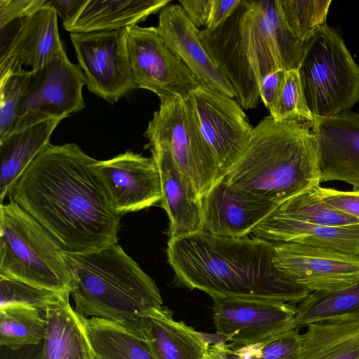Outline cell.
Returning a JSON list of instances; mask_svg holds the SVG:
<instances>
[{
  "mask_svg": "<svg viewBox=\"0 0 359 359\" xmlns=\"http://www.w3.org/2000/svg\"><path fill=\"white\" fill-rule=\"evenodd\" d=\"M274 248L276 268L310 292L338 290L359 279V256L296 243H277Z\"/></svg>",
  "mask_w": 359,
  "mask_h": 359,
  "instance_id": "cell-14",
  "label": "cell"
},
{
  "mask_svg": "<svg viewBox=\"0 0 359 359\" xmlns=\"http://www.w3.org/2000/svg\"><path fill=\"white\" fill-rule=\"evenodd\" d=\"M297 71L314 116H334L359 102V66L339 32L327 23L307 42Z\"/></svg>",
  "mask_w": 359,
  "mask_h": 359,
  "instance_id": "cell-7",
  "label": "cell"
},
{
  "mask_svg": "<svg viewBox=\"0 0 359 359\" xmlns=\"http://www.w3.org/2000/svg\"><path fill=\"white\" fill-rule=\"evenodd\" d=\"M74 311L114 321L146 340L149 316L163 300L154 280L117 243L88 253L64 252Z\"/></svg>",
  "mask_w": 359,
  "mask_h": 359,
  "instance_id": "cell-5",
  "label": "cell"
},
{
  "mask_svg": "<svg viewBox=\"0 0 359 359\" xmlns=\"http://www.w3.org/2000/svg\"><path fill=\"white\" fill-rule=\"evenodd\" d=\"M46 330L43 314L36 309L20 305L0 308V346L18 349L39 345Z\"/></svg>",
  "mask_w": 359,
  "mask_h": 359,
  "instance_id": "cell-30",
  "label": "cell"
},
{
  "mask_svg": "<svg viewBox=\"0 0 359 359\" xmlns=\"http://www.w3.org/2000/svg\"><path fill=\"white\" fill-rule=\"evenodd\" d=\"M255 238L274 243H296L359 256V224L325 226L269 215L254 229Z\"/></svg>",
  "mask_w": 359,
  "mask_h": 359,
  "instance_id": "cell-21",
  "label": "cell"
},
{
  "mask_svg": "<svg viewBox=\"0 0 359 359\" xmlns=\"http://www.w3.org/2000/svg\"><path fill=\"white\" fill-rule=\"evenodd\" d=\"M316 189H309L289 198L280 203L270 215L318 225L338 226L359 224L358 219L320 200Z\"/></svg>",
  "mask_w": 359,
  "mask_h": 359,
  "instance_id": "cell-29",
  "label": "cell"
},
{
  "mask_svg": "<svg viewBox=\"0 0 359 359\" xmlns=\"http://www.w3.org/2000/svg\"><path fill=\"white\" fill-rule=\"evenodd\" d=\"M274 247L258 238H229L197 231L169 238L166 252L177 284L211 297L300 302L311 292L276 268Z\"/></svg>",
  "mask_w": 359,
  "mask_h": 359,
  "instance_id": "cell-2",
  "label": "cell"
},
{
  "mask_svg": "<svg viewBox=\"0 0 359 359\" xmlns=\"http://www.w3.org/2000/svg\"><path fill=\"white\" fill-rule=\"evenodd\" d=\"M144 136L149 140L147 148L161 149L172 158L201 198L223 177L186 100L175 97L160 102Z\"/></svg>",
  "mask_w": 359,
  "mask_h": 359,
  "instance_id": "cell-8",
  "label": "cell"
},
{
  "mask_svg": "<svg viewBox=\"0 0 359 359\" xmlns=\"http://www.w3.org/2000/svg\"><path fill=\"white\" fill-rule=\"evenodd\" d=\"M78 315L96 359H158L147 340L121 325L104 318Z\"/></svg>",
  "mask_w": 359,
  "mask_h": 359,
  "instance_id": "cell-27",
  "label": "cell"
},
{
  "mask_svg": "<svg viewBox=\"0 0 359 359\" xmlns=\"http://www.w3.org/2000/svg\"><path fill=\"white\" fill-rule=\"evenodd\" d=\"M269 111L276 121H297L312 124L313 115L307 106L297 69L285 71L281 90Z\"/></svg>",
  "mask_w": 359,
  "mask_h": 359,
  "instance_id": "cell-32",
  "label": "cell"
},
{
  "mask_svg": "<svg viewBox=\"0 0 359 359\" xmlns=\"http://www.w3.org/2000/svg\"><path fill=\"white\" fill-rule=\"evenodd\" d=\"M240 1L241 0H212L210 16L205 29L212 32L223 25L232 15Z\"/></svg>",
  "mask_w": 359,
  "mask_h": 359,
  "instance_id": "cell-40",
  "label": "cell"
},
{
  "mask_svg": "<svg viewBox=\"0 0 359 359\" xmlns=\"http://www.w3.org/2000/svg\"><path fill=\"white\" fill-rule=\"evenodd\" d=\"M179 2L189 20L198 29L205 28L210 16L212 0H180Z\"/></svg>",
  "mask_w": 359,
  "mask_h": 359,
  "instance_id": "cell-39",
  "label": "cell"
},
{
  "mask_svg": "<svg viewBox=\"0 0 359 359\" xmlns=\"http://www.w3.org/2000/svg\"><path fill=\"white\" fill-rule=\"evenodd\" d=\"M156 27L166 45L201 85L235 98L231 84L203 47L199 37L200 29L189 20L180 4H168L163 8Z\"/></svg>",
  "mask_w": 359,
  "mask_h": 359,
  "instance_id": "cell-19",
  "label": "cell"
},
{
  "mask_svg": "<svg viewBox=\"0 0 359 359\" xmlns=\"http://www.w3.org/2000/svg\"><path fill=\"white\" fill-rule=\"evenodd\" d=\"M316 191L323 202L359 219V189L339 191L319 186Z\"/></svg>",
  "mask_w": 359,
  "mask_h": 359,
  "instance_id": "cell-37",
  "label": "cell"
},
{
  "mask_svg": "<svg viewBox=\"0 0 359 359\" xmlns=\"http://www.w3.org/2000/svg\"><path fill=\"white\" fill-rule=\"evenodd\" d=\"M212 298L217 332L233 346L255 345L297 328L294 304L270 299Z\"/></svg>",
  "mask_w": 359,
  "mask_h": 359,
  "instance_id": "cell-13",
  "label": "cell"
},
{
  "mask_svg": "<svg viewBox=\"0 0 359 359\" xmlns=\"http://www.w3.org/2000/svg\"><path fill=\"white\" fill-rule=\"evenodd\" d=\"M282 18L299 41L307 43L326 23L331 0H278Z\"/></svg>",
  "mask_w": 359,
  "mask_h": 359,
  "instance_id": "cell-31",
  "label": "cell"
},
{
  "mask_svg": "<svg viewBox=\"0 0 359 359\" xmlns=\"http://www.w3.org/2000/svg\"><path fill=\"white\" fill-rule=\"evenodd\" d=\"M30 69H18L0 76V141L12 131Z\"/></svg>",
  "mask_w": 359,
  "mask_h": 359,
  "instance_id": "cell-34",
  "label": "cell"
},
{
  "mask_svg": "<svg viewBox=\"0 0 359 359\" xmlns=\"http://www.w3.org/2000/svg\"><path fill=\"white\" fill-rule=\"evenodd\" d=\"M199 37L245 109L258 105L266 76L298 68L307 43L287 28L278 0H241L223 25L212 32L201 29Z\"/></svg>",
  "mask_w": 359,
  "mask_h": 359,
  "instance_id": "cell-3",
  "label": "cell"
},
{
  "mask_svg": "<svg viewBox=\"0 0 359 359\" xmlns=\"http://www.w3.org/2000/svg\"><path fill=\"white\" fill-rule=\"evenodd\" d=\"M60 119L46 120L12 132L0 141V201L27 167L50 144L52 133Z\"/></svg>",
  "mask_w": 359,
  "mask_h": 359,
  "instance_id": "cell-26",
  "label": "cell"
},
{
  "mask_svg": "<svg viewBox=\"0 0 359 359\" xmlns=\"http://www.w3.org/2000/svg\"><path fill=\"white\" fill-rule=\"evenodd\" d=\"M76 144L49 146L8 190L65 251L88 253L118 243L122 216L111 205L95 164Z\"/></svg>",
  "mask_w": 359,
  "mask_h": 359,
  "instance_id": "cell-1",
  "label": "cell"
},
{
  "mask_svg": "<svg viewBox=\"0 0 359 359\" xmlns=\"http://www.w3.org/2000/svg\"><path fill=\"white\" fill-rule=\"evenodd\" d=\"M170 3V0H85L63 26L70 33L123 29L137 25Z\"/></svg>",
  "mask_w": 359,
  "mask_h": 359,
  "instance_id": "cell-23",
  "label": "cell"
},
{
  "mask_svg": "<svg viewBox=\"0 0 359 359\" xmlns=\"http://www.w3.org/2000/svg\"><path fill=\"white\" fill-rule=\"evenodd\" d=\"M149 149L160 174L161 204L169 219V238L200 231L201 197L192 182L166 151Z\"/></svg>",
  "mask_w": 359,
  "mask_h": 359,
  "instance_id": "cell-20",
  "label": "cell"
},
{
  "mask_svg": "<svg viewBox=\"0 0 359 359\" xmlns=\"http://www.w3.org/2000/svg\"><path fill=\"white\" fill-rule=\"evenodd\" d=\"M39 345H30L18 349L0 346V359H34Z\"/></svg>",
  "mask_w": 359,
  "mask_h": 359,
  "instance_id": "cell-43",
  "label": "cell"
},
{
  "mask_svg": "<svg viewBox=\"0 0 359 359\" xmlns=\"http://www.w3.org/2000/svg\"><path fill=\"white\" fill-rule=\"evenodd\" d=\"M186 100L224 177L248 147L253 127L236 100L206 86H197Z\"/></svg>",
  "mask_w": 359,
  "mask_h": 359,
  "instance_id": "cell-12",
  "label": "cell"
},
{
  "mask_svg": "<svg viewBox=\"0 0 359 359\" xmlns=\"http://www.w3.org/2000/svg\"><path fill=\"white\" fill-rule=\"evenodd\" d=\"M224 177L234 189L278 205L319 187L318 147L311 124L264 117Z\"/></svg>",
  "mask_w": 359,
  "mask_h": 359,
  "instance_id": "cell-4",
  "label": "cell"
},
{
  "mask_svg": "<svg viewBox=\"0 0 359 359\" xmlns=\"http://www.w3.org/2000/svg\"><path fill=\"white\" fill-rule=\"evenodd\" d=\"M307 327L295 359H359V317L325 319Z\"/></svg>",
  "mask_w": 359,
  "mask_h": 359,
  "instance_id": "cell-24",
  "label": "cell"
},
{
  "mask_svg": "<svg viewBox=\"0 0 359 359\" xmlns=\"http://www.w3.org/2000/svg\"><path fill=\"white\" fill-rule=\"evenodd\" d=\"M84 1L85 0H48V7L62 18L64 24L76 14Z\"/></svg>",
  "mask_w": 359,
  "mask_h": 359,
  "instance_id": "cell-42",
  "label": "cell"
},
{
  "mask_svg": "<svg viewBox=\"0 0 359 359\" xmlns=\"http://www.w3.org/2000/svg\"><path fill=\"white\" fill-rule=\"evenodd\" d=\"M59 241L13 201L0 205V276L58 292L74 285Z\"/></svg>",
  "mask_w": 359,
  "mask_h": 359,
  "instance_id": "cell-6",
  "label": "cell"
},
{
  "mask_svg": "<svg viewBox=\"0 0 359 359\" xmlns=\"http://www.w3.org/2000/svg\"><path fill=\"white\" fill-rule=\"evenodd\" d=\"M237 190L223 177L201 198V231L243 238L278 206Z\"/></svg>",
  "mask_w": 359,
  "mask_h": 359,
  "instance_id": "cell-17",
  "label": "cell"
},
{
  "mask_svg": "<svg viewBox=\"0 0 359 359\" xmlns=\"http://www.w3.org/2000/svg\"><path fill=\"white\" fill-rule=\"evenodd\" d=\"M127 48L137 88L155 93L161 102L186 100L201 85L195 76L166 45L156 27L126 28Z\"/></svg>",
  "mask_w": 359,
  "mask_h": 359,
  "instance_id": "cell-10",
  "label": "cell"
},
{
  "mask_svg": "<svg viewBox=\"0 0 359 359\" xmlns=\"http://www.w3.org/2000/svg\"><path fill=\"white\" fill-rule=\"evenodd\" d=\"M48 8V0H0V29Z\"/></svg>",
  "mask_w": 359,
  "mask_h": 359,
  "instance_id": "cell-36",
  "label": "cell"
},
{
  "mask_svg": "<svg viewBox=\"0 0 359 359\" xmlns=\"http://www.w3.org/2000/svg\"><path fill=\"white\" fill-rule=\"evenodd\" d=\"M57 13L46 8L1 29L0 76L23 69L37 70L64 49Z\"/></svg>",
  "mask_w": 359,
  "mask_h": 359,
  "instance_id": "cell-16",
  "label": "cell"
},
{
  "mask_svg": "<svg viewBox=\"0 0 359 359\" xmlns=\"http://www.w3.org/2000/svg\"><path fill=\"white\" fill-rule=\"evenodd\" d=\"M70 39L90 92L113 104L137 89L126 29L70 33Z\"/></svg>",
  "mask_w": 359,
  "mask_h": 359,
  "instance_id": "cell-11",
  "label": "cell"
},
{
  "mask_svg": "<svg viewBox=\"0 0 359 359\" xmlns=\"http://www.w3.org/2000/svg\"><path fill=\"white\" fill-rule=\"evenodd\" d=\"M205 335L174 320L163 306L150 315L146 340L158 359H203L210 344Z\"/></svg>",
  "mask_w": 359,
  "mask_h": 359,
  "instance_id": "cell-25",
  "label": "cell"
},
{
  "mask_svg": "<svg viewBox=\"0 0 359 359\" xmlns=\"http://www.w3.org/2000/svg\"><path fill=\"white\" fill-rule=\"evenodd\" d=\"M359 317V279L342 289L332 292H312L297 307V328L325 319Z\"/></svg>",
  "mask_w": 359,
  "mask_h": 359,
  "instance_id": "cell-28",
  "label": "cell"
},
{
  "mask_svg": "<svg viewBox=\"0 0 359 359\" xmlns=\"http://www.w3.org/2000/svg\"><path fill=\"white\" fill-rule=\"evenodd\" d=\"M203 359H210V358H209V357L206 354V355L205 356V358Z\"/></svg>",
  "mask_w": 359,
  "mask_h": 359,
  "instance_id": "cell-44",
  "label": "cell"
},
{
  "mask_svg": "<svg viewBox=\"0 0 359 359\" xmlns=\"http://www.w3.org/2000/svg\"><path fill=\"white\" fill-rule=\"evenodd\" d=\"M207 355L210 359H246L242 346H235L224 342L210 344Z\"/></svg>",
  "mask_w": 359,
  "mask_h": 359,
  "instance_id": "cell-41",
  "label": "cell"
},
{
  "mask_svg": "<svg viewBox=\"0 0 359 359\" xmlns=\"http://www.w3.org/2000/svg\"><path fill=\"white\" fill-rule=\"evenodd\" d=\"M299 328L283 332L257 344L242 346L246 359H295L300 348Z\"/></svg>",
  "mask_w": 359,
  "mask_h": 359,
  "instance_id": "cell-35",
  "label": "cell"
},
{
  "mask_svg": "<svg viewBox=\"0 0 359 359\" xmlns=\"http://www.w3.org/2000/svg\"><path fill=\"white\" fill-rule=\"evenodd\" d=\"M64 294L0 276V308L20 305L36 309L43 313L49 305L57 301Z\"/></svg>",
  "mask_w": 359,
  "mask_h": 359,
  "instance_id": "cell-33",
  "label": "cell"
},
{
  "mask_svg": "<svg viewBox=\"0 0 359 359\" xmlns=\"http://www.w3.org/2000/svg\"><path fill=\"white\" fill-rule=\"evenodd\" d=\"M85 84L82 69L69 60L65 48L43 67L30 70L11 133L81 111L86 107Z\"/></svg>",
  "mask_w": 359,
  "mask_h": 359,
  "instance_id": "cell-9",
  "label": "cell"
},
{
  "mask_svg": "<svg viewBox=\"0 0 359 359\" xmlns=\"http://www.w3.org/2000/svg\"><path fill=\"white\" fill-rule=\"evenodd\" d=\"M70 294H62L43 313L46 334L34 359H96Z\"/></svg>",
  "mask_w": 359,
  "mask_h": 359,
  "instance_id": "cell-22",
  "label": "cell"
},
{
  "mask_svg": "<svg viewBox=\"0 0 359 359\" xmlns=\"http://www.w3.org/2000/svg\"><path fill=\"white\" fill-rule=\"evenodd\" d=\"M320 182L341 181L359 189V114L313 116Z\"/></svg>",
  "mask_w": 359,
  "mask_h": 359,
  "instance_id": "cell-18",
  "label": "cell"
},
{
  "mask_svg": "<svg viewBox=\"0 0 359 359\" xmlns=\"http://www.w3.org/2000/svg\"><path fill=\"white\" fill-rule=\"evenodd\" d=\"M285 70L278 69L266 76L261 83L259 88L260 99L265 107L271 110L275 104L285 78Z\"/></svg>",
  "mask_w": 359,
  "mask_h": 359,
  "instance_id": "cell-38",
  "label": "cell"
},
{
  "mask_svg": "<svg viewBox=\"0 0 359 359\" xmlns=\"http://www.w3.org/2000/svg\"><path fill=\"white\" fill-rule=\"evenodd\" d=\"M95 168L114 211L123 215L149 208L162 199L160 174L153 157L128 150Z\"/></svg>",
  "mask_w": 359,
  "mask_h": 359,
  "instance_id": "cell-15",
  "label": "cell"
}]
</instances>
